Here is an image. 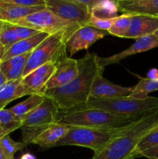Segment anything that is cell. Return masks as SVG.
Instances as JSON below:
<instances>
[{"label":"cell","mask_w":158,"mask_h":159,"mask_svg":"<svg viewBox=\"0 0 158 159\" xmlns=\"http://www.w3.org/2000/svg\"><path fill=\"white\" fill-rule=\"evenodd\" d=\"M86 107L107 110L115 114L140 117L146 113L158 110V98L147 96L144 98L125 96L116 99H91Z\"/></svg>","instance_id":"4"},{"label":"cell","mask_w":158,"mask_h":159,"mask_svg":"<svg viewBox=\"0 0 158 159\" xmlns=\"http://www.w3.org/2000/svg\"><path fill=\"white\" fill-rule=\"evenodd\" d=\"M21 79L9 81L0 86V110L5 109L12 101L23 97L20 89Z\"/></svg>","instance_id":"22"},{"label":"cell","mask_w":158,"mask_h":159,"mask_svg":"<svg viewBox=\"0 0 158 159\" xmlns=\"http://www.w3.org/2000/svg\"><path fill=\"white\" fill-rule=\"evenodd\" d=\"M133 87H123L116 85L103 77L102 74L94 79L90 91L91 99H116L131 94ZM89 98V99H90Z\"/></svg>","instance_id":"14"},{"label":"cell","mask_w":158,"mask_h":159,"mask_svg":"<svg viewBox=\"0 0 158 159\" xmlns=\"http://www.w3.org/2000/svg\"><path fill=\"white\" fill-rule=\"evenodd\" d=\"M156 30H158V16L133 15L125 38L136 40L144 36L153 34Z\"/></svg>","instance_id":"15"},{"label":"cell","mask_w":158,"mask_h":159,"mask_svg":"<svg viewBox=\"0 0 158 159\" xmlns=\"http://www.w3.org/2000/svg\"><path fill=\"white\" fill-rule=\"evenodd\" d=\"M108 32L90 26H83L77 30L66 42L67 53L69 57L82 50H88L93 43L108 35Z\"/></svg>","instance_id":"11"},{"label":"cell","mask_w":158,"mask_h":159,"mask_svg":"<svg viewBox=\"0 0 158 159\" xmlns=\"http://www.w3.org/2000/svg\"><path fill=\"white\" fill-rule=\"evenodd\" d=\"M158 127V110L146 113L127 126L91 159L136 158V148L149 133Z\"/></svg>","instance_id":"2"},{"label":"cell","mask_w":158,"mask_h":159,"mask_svg":"<svg viewBox=\"0 0 158 159\" xmlns=\"http://www.w3.org/2000/svg\"><path fill=\"white\" fill-rule=\"evenodd\" d=\"M23 121L15 116L9 109L0 110V127L7 134L22 127Z\"/></svg>","instance_id":"25"},{"label":"cell","mask_w":158,"mask_h":159,"mask_svg":"<svg viewBox=\"0 0 158 159\" xmlns=\"http://www.w3.org/2000/svg\"><path fill=\"white\" fill-rule=\"evenodd\" d=\"M0 159H11L1 146H0Z\"/></svg>","instance_id":"32"},{"label":"cell","mask_w":158,"mask_h":159,"mask_svg":"<svg viewBox=\"0 0 158 159\" xmlns=\"http://www.w3.org/2000/svg\"><path fill=\"white\" fill-rule=\"evenodd\" d=\"M117 3L123 13L158 16V0H117Z\"/></svg>","instance_id":"16"},{"label":"cell","mask_w":158,"mask_h":159,"mask_svg":"<svg viewBox=\"0 0 158 159\" xmlns=\"http://www.w3.org/2000/svg\"><path fill=\"white\" fill-rule=\"evenodd\" d=\"M139 117L115 114L107 110L86 106L60 110L57 122L69 127L97 129H121L127 127Z\"/></svg>","instance_id":"3"},{"label":"cell","mask_w":158,"mask_h":159,"mask_svg":"<svg viewBox=\"0 0 158 159\" xmlns=\"http://www.w3.org/2000/svg\"><path fill=\"white\" fill-rule=\"evenodd\" d=\"M154 34H155V35H156V37H158V30H156V32H155V33H154Z\"/></svg>","instance_id":"37"},{"label":"cell","mask_w":158,"mask_h":159,"mask_svg":"<svg viewBox=\"0 0 158 159\" xmlns=\"http://www.w3.org/2000/svg\"><path fill=\"white\" fill-rule=\"evenodd\" d=\"M158 144V127L149 133L137 145L136 156L139 158V154L143 151L153 148Z\"/></svg>","instance_id":"28"},{"label":"cell","mask_w":158,"mask_h":159,"mask_svg":"<svg viewBox=\"0 0 158 159\" xmlns=\"http://www.w3.org/2000/svg\"><path fill=\"white\" fill-rule=\"evenodd\" d=\"M45 6L56 15L81 26H88L91 17L89 9L76 0H45Z\"/></svg>","instance_id":"9"},{"label":"cell","mask_w":158,"mask_h":159,"mask_svg":"<svg viewBox=\"0 0 158 159\" xmlns=\"http://www.w3.org/2000/svg\"><path fill=\"white\" fill-rule=\"evenodd\" d=\"M139 157H145L148 159H158V144L141 152L139 154Z\"/></svg>","instance_id":"30"},{"label":"cell","mask_w":158,"mask_h":159,"mask_svg":"<svg viewBox=\"0 0 158 159\" xmlns=\"http://www.w3.org/2000/svg\"><path fill=\"white\" fill-rule=\"evenodd\" d=\"M5 52H6V48H5V47L2 44L1 42H0V62L2 60V57L3 56H4Z\"/></svg>","instance_id":"34"},{"label":"cell","mask_w":158,"mask_h":159,"mask_svg":"<svg viewBox=\"0 0 158 159\" xmlns=\"http://www.w3.org/2000/svg\"><path fill=\"white\" fill-rule=\"evenodd\" d=\"M0 146L4 149L6 153L11 159H14V155L17 152L22 151L25 147H26L23 141L19 142L12 140L9 134L6 135L0 139Z\"/></svg>","instance_id":"27"},{"label":"cell","mask_w":158,"mask_h":159,"mask_svg":"<svg viewBox=\"0 0 158 159\" xmlns=\"http://www.w3.org/2000/svg\"><path fill=\"white\" fill-rule=\"evenodd\" d=\"M6 135H7V134H6V132H5L2 129V127H0V139H1V138H2L4 136H6Z\"/></svg>","instance_id":"36"},{"label":"cell","mask_w":158,"mask_h":159,"mask_svg":"<svg viewBox=\"0 0 158 159\" xmlns=\"http://www.w3.org/2000/svg\"><path fill=\"white\" fill-rule=\"evenodd\" d=\"M9 23L25 26L48 35H63L69 37L81 27L80 25L64 20L46 8L29 14Z\"/></svg>","instance_id":"5"},{"label":"cell","mask_w":158,"mask_h":159,"mask_svg":"<svg viewBox=\"0 0 158 159\" xmlns=\"http://www.w3.org/2000/svg\"><path fill=\"white\" fill-rule=\"evenodd\" d=\"M68 38L63 35H50L31 53L23 76L47 63L58 62L68 56L66 42Z\"/></svg>","instance_id":"8"},{"label":"cell","mask_w":158,"mask_h":159,"mask_svg":"<svg viewBox=\"0 0 158 159\" xmlns=\"http://www.w3.org/2000/svg\"><path fill=\"white\" fill-rule=\"evenodd\" d=\"M2 23H1V24H0V30H1V27H2Z\"/></svg>","instance_id":"38"},{"label":"cell","mask_w":158,"mask_h":159,"mask_svg":"<svg viewBox=\"0 0 158 159\" xmlns=\"http://www.w3.org/2000/svg\"><path fill=\"white\" fill-rule=\"evenodd\" d=\"M79 74L77 60L67 56L56 63V70L45 86L46 90L60 88L71 82Z\"/></svg>","instance_id":"13"},{"label":"cell","mask_w":158,"mask_h":159,"mask_svg":"<svg viewBox=\"0 0 158 159\" xmlns=\"http://www.w3.org/2000/svg\"><path fill=\"white\" fill-rule=\"evenodd\" d=\"M20 159H37L34 155H33L30 153H25L23 154Z\"/></svg>","instance_id":"33"},{"label":"cell","mask_w":158,"mask_h":159,"mask_svg":"<svg viewBox=\"0 0 158 159\" xmlns=\"http://www.w3.org/2000/svg\"><path fill=\"white\" fill-rule=\"evenodd\" d=\"M147 79L151 80H158V69L152 68L147 73Z\"/></svg>","instance_id":"31"},{"label":"cell","mask_w":158,"mask_h":159,"mask_svg":"<svg viewBox=\"0 0 158 159\" xmlns=\"http://www.w3.org/2000/svg\"><path fill=\"white\" fill-rule=\"evenodd\" d=\"M97 129L70 127L68 133L57 144V146H80L89 148L94 153L100 152L124 129Z\"/></svg>","instance_id":"6"},{"label":"cell","mask_w":158,"mask_h":159,"mask_svg":"<svg viewBox=\"0 0 158 159\" xmlns=\"http://www.w3.org/2000/svg\"><path fill=\"white\" fill-rule=\"evenodd\" d=\"M98 58L99 56L94 53H87L77 59L79 74L77 77L64 86L46 90L45 96L51 98L60 110L86 105L94 79L103 74L105 70L99 65Z\"/></svg>","instance_id":"1"},{"label":"cell","mask_w":158,"mask_h":159,"mask_svg":"<svg viewBox=\"0 0 158 159\" xmlns=\"http://www.w3.org/2000/svg\"><path fill=\"white\" fill-rule=\"evenodd\" d=\"M6 82H7L6 77L4 76V75L0 71V86H2V85H4Z\"/></svg>","instance_id":"35"},{"label":"cell","mask_w":158,"mask_h":159,"mask_svg":"<svg viewBox=\"0 0 158 159\" xmlns=\"http://www.w3.org/2000/svg\"><path fill=\"white\" fill-rule=\"evenodd\" d=\"M59 111L54 100L46 96L43 102L23 120V142L26 146L33 144L42 130L57 122Z\"/></svg>","instance_id":"7"},{"label":"cell","mask_w":158,"mask_h":159,"mask_svg":"<svg viewBox=\"0 0 158 159\" xmlns=\"http://www.w3.org/2000/svg\"><path fill=\"white\" fill-rule=\"evenodd\" d=\"M156 48H158V37H156L154 34H150V35L144 36V37L136 39L133 45L118 54L109 56V57H99L98 60H99V65L102 68H105L108 65L119 63L123 59L133 54L145 52V51H150Z\"/></svg>","instance_id":"12"},{"label":"cell","mask_w":158,"mask_h":159,"mask_svg":"<svg viewBox=\"0 0 158 159\" xmlns=\"http://www.w3.org/2000/svg\"><path fill=\"white\" fill-rule=\"evenodd\" d=\"M119 12L117 1L113 0H96L90 9L91 16L99 18L109 19L118 16Z\"/></svg>","instance_id":"23"},{"label":"cell","mask_w":158,"mask_h":159,"mask_svg":"<svg viewBox=\"0 0 158 159\" xmlns=\"http://www.w3.org/2000/svg\"><path fill=\"white\" fill-rule=\"evenodd\" d=\"M69 130V126L57 122L42 130L35 138L33 144H37L43 148L56 147L57 143L64 138Z\"/></svg>","instance_id":"18"},{"label":"cell","mask_w":158,"mask_h":159,"mask_svg":"<svg viewBox=\"0 0 158 159\" xmlns=\"http://www.w3.org/2000/svg\"><path fill=\"white\" fill-rule=\"evenodd\" d=\"M45 95L42 94H34L31 95L24 101L19 102L16 105L13 106L9 108V110L15 115V116L21 120L26 117L31 112L33 111L36 108L39 107L45 99Z\"/></svg>","instance_id":"21"},{"label":"cell","mask_w":158,"mask_h":159,"mask_svg":"<svg viewBox=\"0 0 158 159\" xmlns=\"http://www.w3.org/2000/svg\"><path fill=\"white\" fill-rule=\"evenodd\" d=\"M133 15L128 13H122L116 17L112 26L108 30V34L116 36L120 38H125L130 26L131 19Z\"/></svg>","instance_id":"26"},{"label":"cell","mask_w":158,"mask_h":159,"mask_svg":"<svg viewBox=\"0 0 158 159\" xmlns=\"http://www.w3.org/2000/svg\"><path fill=\"white\" fill-rule=\"evenodd\" d=\"M38 31L9 23H2L0 30V42L6 50L16 42L35 35Z\"/></svg>","instance_id":"17"},{"label":"cell","mask_w":158,"mask_h":159,"mask_svg":"<svg viewBox=\"0 0 158 159\" xmlns=\"http://www.w3.org/2000/svg\"><path fill=\"white\" fill-rule=\"evenodd\" d=\"M31 53H26L0 62V71L4 75L7 82L18 80L23 78Z\"/></svg>","instance_id":"19"},{"label":"cell","mask_w":158,"mask_h":159,"mask_svg":"<svg viewBox=\"0 0 158 159\" xmlns=\"http://www.w3.org/2000/svg\"><path fill=\"white\" fill-rule=\"evenodd\" d=\"M139 78V82L133 87L130 96L137 98H144L148 96L149 93L158 90V80H151L147 78Z\"/></svg>","instance_id":"24"},{"label":"cell","mask_w":158,"mask_h":159,"mask_svg":"<svg viewBox=\"0 0 158 159\" xmlns=\"http://www.w3.org/2000/svg\"><path fill=\"white\" fill-rule=\"evenodd\" d=\"M50 35L45 34V33L39 32L32 37L16 42L6 50V52H5L2 61L8 60V59L15 57V56L32 52L37 46H39Z\"/></svg>","instance_id":"20"},{"label":"cell","mask_w":158,"mask_h":159,"mask_svg":"<svg viewBox=\"0 0 158 159\" xmlns=\"http://www.w3.org/2000/svg\"><path fill=\"white\" fill-rule=\"evenodd\" d=\"M115 20H116V17H115V18L104 19L99 18V17H94L91 16L89 22H88V26H92V27L95 28V29L100 30L108 32V30H109L110 28H111V26H112Z\"/></svg>","instance_id":"29"},{"label":"cell","mask_w":158,"mask_h":159,"mask_svg":"<svg viewBox=\"0 0 158 159\" xmlns=\"http://www.w3.org/2000/svg\"><path fill=\"white\" fill-rule=\"evenodd\" d=\"M55 70L56 64L47 63L22 78L20 89L23 96H29L34 94L44 95L45 86Z\"/></svg>","instance_id":"10"}]
</instances>
